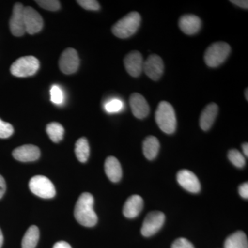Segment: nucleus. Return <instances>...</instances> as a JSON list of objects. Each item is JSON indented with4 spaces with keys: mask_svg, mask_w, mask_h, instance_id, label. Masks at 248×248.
Segmentation results:
<instances>
[{
    "mask_svg": "<svg viewBox=\"0 0 248 248\" xmlns=\"http://www.w3.org/2000/svg\"><path fill=\"white\" fill-rule=\"evenodd\" d=\"M40 68V62L33 56L22 57L11 65L13 76L18 78H27L35 75Z\"/></svg>",
    "mask_w": 248,
    "mask_h": 248,
    "instance_id": "obj_5",
    "label": "nucleus"
},
{
    "mask_svg": "<svg viewBox=\"0 0 248 248\" xmlns=\"http://www.w3.org/2000/svg\"><path fill=\"white\" fill-rule=\"evenodd\" d=\"M248 89H246V91H245V96H246V100H247V101L248 100Z\"/></svg>",
    "mask_w": 248,
    "mask_h": 248,
    "instance_id": "obj_38",
    "label": "nucleus"
},
{
    "mask_svg": "<svg viewBox=\"0 0 248 248\" xmlns=\"http://www.w3.org/2000/svg\"><path fill=\"white\" fill-rule=\"evenodd\" d=\"M40 239V231L37 226H31L22 239V248H35Z\"/></svg>",
    "mask_w": 248,
    "mask_h": 248,
    "instance_id": "obj_22",
    "label": "nucleus"
},
{
    "mask_svg": "<svg viewBox=\"0 0 248 248\" xmlns=\"http://www.w3.org/2000/svg\"><path fill=\"white\" fill-rule=\"evenodd\" d=\"M83 9L89 11H99L100 9V5L95 0H79L77 1Z\"/></svg>",
    "mask_w": 248,
    "mask_h": 248,
    "instance_id": "obj_30",
    "label": "nucleus"
},
{
    "mask_svg": "<svg viewBox=\"0 0 248 248\" xmlns=\"http://www.w3.org/2000/svg\"><path fill=\"white\" fill-rule=\"evenodd\" d=\"M124 104L118 99H113L105 104V110L109 113H115L120 112L123 108Z\"/></svg>",
    "mask_w": 248,
    "mask_h": 248,
    "instance_id": "obj_28",
    "label": "nucleus"
},
{
    "mask_svg": "<svg viewBox=\"0 0 248 248\" xmlns=\"http://www.w3.org/2000/svg\"><path fill=\"white\" fill-rule=\"evenodd\" d=\"M239 193L243 198L248 199V182L241 184L239 187Z\"/></svg>",
    "mask_w": 248,
    "mask_h": 248,
    "instance_id": "obj_32",
    "label": "nucleus"
},
{
    "mask_svg": "<svg viewBox=\"0 0 248 248\" xmlns=\"http://www.w3.org/2000/svg\"><path fill=\"white\" fill-rule=\"evenodd\" d=\"M14 133V129L12 125L0 119V138H9Z\"/></svg>",
    "mask_w": 248,
    "mask_h": 248,
    "instance_id": "obj_29",
    "label": "nucleus"
},
{
    "mask_svg": "<svg viewBox=\"0 0 248 248\" xmlns=\"http://www.w3.org/2000/svg\"><path fill=\"white\" fill-rule=\"evenodd\" d=\"M243 152H244V155L246 156H248V143H244L242 145Z\"/></svg>",
    "mask_w": 248,
    "mask_h": 248,
    "instance_id": "obj_36",
    "label": "nucleus"
},
{
    "mask_svg": "<svg viewBox=\"0 0 248 248\" xmlns=\"http://www.w3.org/2000/svg\"><path fill=\"white\" fill-rule=\"evenodd\" d=\"M53 248H72L69 244L66 241H59L54 245Z\"/></svg>",
    "mask_w": 248,
    "mask_h": 248,
    "instance_id": "obj_35",
    "label": "nucleus"
},
{
    "mask_svg": "<svg viewBox=\"0 0 248 248\" xmlns=\"http://www.w3.org/2000/svg\"><path fill=\"white\" fill-rule=\"evenodd\" d=\"M177 182L185 190L197 193L201 190V184L197 176L188 170H182L177 173Z\"/></svg>",
    "mask_w": 248,
    "mask_h": 248,
    "instance_id": "obj_13",
    "label": "nucleus"
},
{
    "mask_svg": "<svg viewBox=\"0 0 248 248\" xmlns=\"http://www.w3.org/2000/svg\"><path fill=\"white\" fill-rule=\"evenodd\" d=\"M224 248H248L247 236L242 231H237L227 238Z\"/></svg>",
    "mask_w": 248,
    "mask_h": 248,
    "instance_id": "obj_21",
    "label": "nucleus"
},
{
    "mask_svg": "<svg viewBox=\"0 0 248 248\" xmlns=\"http://www.w3.org/2000/svg\"><path fill=\"white\" fill-rule=\"evenodd\" d=\"M130 106L133 115L138 119L146 118L150 113V107L143 95L133 93L130 97Z\"/></svg>",
    "mask_w": 248,
    "mask_h": 248,
    "instance_id": "obj_15",
    "label": "nucleus"
},
{
    "mask_svg": "<svg viewBox=\"0 0 248 248\" xmlns=\"http://www.w3.org/2000/svg\"><path fill=\"white\" fill-rule=\"evenodd\" d=\"M143 208V200L140 195H133L129 197L124 205V216L128 218H134L138 216Z\"/></svg>",
    "mask_w": 248,
    "mask_h": 248,
    "instance_id": "obj_17",
    "label": "nucleus"
},
{
    "mask_svg": "<svg viewBox=\"0 0 248 248\" xmlns=\"http://www.w3.org/2000/svg\"><path fill=\"white\" fill-rule=\"evenodd\" d=\"M24 18L25 31L28 33L33 35L40 32L43 28L44 22L42 16L32 7H24Z\"/></svg>",
    "mask_w": 248,
    "mask_h": 248,
    "instance_id": "obj_9",
    "label": "nucleus"
},
{
    "mask_svg": "<svg viewBox=\"0 0 248 248\" xmlns=\"http://www.w3.org/2000/svg\"><path fill=\"white\" fill-rule=\"evenodd\" d=\"M6 189V182H5L4 177L0 175V199L4 196Z\"/></svg>",
    "mask_w": 248,
    "mask_h": 248,
    "instance_id": "obj_34",
    "label": "nucleus"
},
{
    "mask_svg": "<svg viewBox=\"0 0 248 248\" xmlns=\"http://www.w3.org/2000/svg\"><path fill=\"white\" fill-rule=\"evenodd\" d=\"M218 107L215 103H210L202 111L200 116L201 128L204 131L210 130L218 115Z\"/></svg>",
    "mask_w": 248,
    "mask_h": 248,
    "instance_id": "obj_18",
    "label": "nucleus"
},
{
    "mask_svg": "<svg viewBox=\"0 0 248 248\" xmlns=\"http://www.w3.org/2000/svg\"><path fill=\"white\" fill-rule=\"evenodd\" d=\"M13 156L21 162H31L40 158V150L34 145H24L18 147L13 151Z\"/></svg>",
    "mask_w": 248,
    "mask_h": 248,
    "instance_id": "obj_14",
    "label": "nucleus"
},
{
    "mask_svg": "<svg viewBox=\"0 0 248 248\" xmlns=\"http://www.w3.org/2000/svg\"><path fill=\"white\" fill-rule=\"evenodd\" d=\"M3 242H4V236H3L2 232L0 229V248L2 246Z\"/></svg>",
    "mask_w": 248,
    "mask_h": 248,
    "instance_id": "obj_37",
    "label": "nucleus"
},
{
    "mask_svg": "<svg viewBox=\"0 0 248 248\" xmlns=\"http://www.w3.org/2000/svg\"><path fill=\"white\" fill-rule=\"evenodd\" d=\"M75 152L80 162L86 163L90 155V146L86 138H81L77 141Z\"/></svg>",
    "mask_w": 248,
    "mask_h": 248,
    "instance_id": "obj_23",
    "label": "nucleus"
},
{
    "mask_svg": "<svg viewBox=\"0 0 248 248\" xmlns=\"http://www.w3.org/2000/svg\"><path fill=\"white\" fill-rule=\"evenodd\" d=\"M59 66L64 74L71 75L76 73L79 66V58L76 50L72 48L66 49L60 57Z\"/></svg>",
    "mask_w": 248,
    "mask_h": 248,
    "instance_id": "obj_8",
    "label": "nucleus"
},
{
    "mask_svg": "<svg viewBox=\"0 0 248 248\" xmlns=\"http://www.w3.org/2000/svg\"><path fill=\"white\" fill-rule=\"evenodd\" d=\"M228 156L232 164L236 167L241 169V168L244 167L245 165H246V159H245L244 155L240 153L238 150H231L228 152Z\"/></svg>",
    "mask_w": 248,
    "mask_h": 248,
    "instance_id": "obj_25",
    "label": "nucleus"
},
{
    "mask_svg": "<svg viewBox=\"0 0 248 248\" xmlns=\"http://www.w3.org/2000/svg\"><path fill=\"white\" fill-rule=\"evenodd\" d=\"M179 27L186 35H195L200 31L202 21L198 16L195 15H184L179 19Z\"/></svg>",
    "mask_w": 248,
    "mask_h": 248,
    "instance_id": "obj_16",
    "label": "nucleus"
},
{
    "mask_svg": "<svg viewBox=\"0 0 248 248\" xmlns=\"http://www.w3.org/2000/svg\"><path fill=\"white\" fill-rule=\"evenodd\" d=\"M105 172L111 182H120L122 177V169L120 161L115 156H108L104 165Z\"/></svg>",
    "mask_w": 248,
    "mask_h": 248,
    "instance_id": "obj_19",
    "label": "nucleus"
},
{
    "mask_svg": "<svg viewBox=\"0 0 248 248\" xmlns=\"http://www.w3.org/2000/svg\"><path fill=\"white\" fill-rule=\"evenodd\" d=\"M231 2L236 5L239 7L242 8V9L246 10L248 9V1L247 0H231Z\"/></svg>",
    "mask_w": 248,
    "mask_h": 248,
    "instance_id": "obj_33",
    "label": "nucleus"
},
{
    "mask_svg": "<svg viewBox=\"0 0 248 248\" xmlns=\"http://www.w3.org/2000/svg\"><path fill=\"white\" fill-rule=\"evenodd\" d=\"M164 214L159 211L151 212L147 215L141 227V234L146 237L153 236L164 226Z\"/></svg>",
    "mask_w": 248,
    "mask_h": 248,
    "instance_id": "obj_7",
    "label": "nucleus"
},
{
    "mask_svg": "<svg viewBox=\"0 0 248 248\" xmlns=\"http://www.w3.org/2000/svg\"><path fill=\"white\" fill-rule=\"evenodd\" d=\"M172 248H195L192 243L184 238H179L174 241Z\"/></svg>",
    "mask_w": 248,
    "mask_h": 248,
    "instance_id": "obj_31",
    "label": "nucleus"
},
{
    "mask_svg": "<svg viewBox=\"0 0 248 248\" xmlns=\"http://www.w3.org/2000/svg\"><path fill=\"white\" fill-rule=\"evenodd\" d=\"M159 140L154 136L148 137L143 141V154L148 160H153L156 157L159 153Z\"/></svg>",
    "mask_w": 248,
    "mask_h": 248,
    "instance_id": "obj_20",
    "label": "nucleus"
},
{
    "mask_svg": "<svg viewBox=\"0 0 248 248\" xmlns=\"http://www.w3.org/2000/svg\"><path fill=\"white\" fill-rule=\"evenodd\" d=\"M29 188L34 195L43 199H51L56 194L55 186L45 176L37 175L29 182Z\"/></svg>",
    "mask_w": 248,
    "mask_h": 248,
    "instance_id": "obj_6",
    "label": "nucleus"
},
{
    "mask_svg": "<svg viewBox=\"0 0 248 248\" xmlns=\"http://www.w3.org/2000/svg\"><path fill=\"white\" fill-rule=\"evenodd\" d=\"M46 133L52 141L58 143L63 139L64 128L61 124L53 122L47 125Z\"/></svg>",
    "mask_w": 248,
    "mask_h": 248,
    "instance_id": "obj_24",
    "label": "nucleus"
},
{
    "mask_svg": "<svg viewBox=\"0 0 248 248\" xmlns=\"http://www.w3.org/2000/svg\"><path fill=\"white\" fill-rule=\"evenodd\" d=\"M93 205L94 198L91 194L84 192L80 195L75 208L74 215L81 226L93 227L97 224L98 218Z\"/></svg>",
    "mask_w": 248,
    "mask_h": 248,
    "instance_id": "obj_1",
    "label": "nucleus"
},
{
    "mask_svg": "<svg viewBox=\"0 0 248 248\" xmlns=\"http://www.w3.org/2000/svg\"><path fill=\"white\" fill-rule=\"evenodd\" d=\"M231 51V46L226 42H215L205 50L204 60L207 66L216 68L226 61Z\"/></svg>",
    "mask_w": 248,
    "mask_h": 248,
    "instance_id": "obj_4",
    "label": "nucleus"
},
{
    "mask_svg": "<svg viewBox=\"0 0 248 248\" xmlns=\"http://www.w3.org/2000/svg\"><path fill=\"white\" fill-rule=\"evenodd\" d=\"M24 6L20 3L15 4L13 9V15L10 19V29L13 35L21 37L25 33L24 25Z\"/></svg>",
    "mask_w": 248,
    "mask_h": 248,
    "instance_id": "obj_11",
    "label": "nucleus"
},
{
    "mask_svg": "<svg viewBox=\"0 0 248 248\" xmlns=\"http://www.w3.org/2000/svg\"><path fill=\"white\" fill-rule=\"evenodd\" d=\"M63 93L61 88L54 85L50 89V100L55 104H61L63 101Z\"/></svg>",
    "mask_w": 248,
    "mask_h": 248,
    "instance_id": "obj_27",
    "label": "nucleus"
},
{
    "mask_svg": "<svg viewBox=\"0 0 248 248\" xmlns=\"http://www.w3.org/2000/svg\"><path fill=\"white\" fill-rule=\"evenodd\" d=\"M164 70V62L159 55H151L143 62V71L150 79L154 81H157L161 78Z\"/></svg>",
    "mask_w": 248,
    "mask_h": 248,
    "instance_id": "obj_10",
    "label": "nucleus"
},
{
    "mask_svg": "<svg viewBox=\"0 0 248 248\" xmlns=\"http://www.w3.org/2000/svg\"><path fill=\"white\" fill-rule=\"evenodd\" d=\"M143 57L138 50L129 53L124 60L125 70L133 78H138L141 75L143 71Z\"/></svg>",
    "mask_w": 248,
    "mask_h": 248,
    "instance_id": "obj_12",
    "label": "nucleus"
},
{
    "mask_svg": "<svg viewBox=\"0 0 248 248\" xmlns=\"http://www.w3.org/2000/svg\"><path fill=\"white\" fill-rule=\"evenodd\" d=\"M155 120L159 128L164 133L172 134L177 128V118L174 108L170 103L161 102L155 112Z\"/></svg>",
    "mask_w": 248,
    "mask_h": 248,
    "instance_id": "obj_2",
    "label": "nucleus"
},
{
    "mask_svg": "<svg viewBox=\"0 0 248 248\" xmlns=\"http://www.w3.org/2000/svg\"><path fill=\"white\" fill-rule=\"evenodd\" d=\"M141 20V16L139 13L135 11L130 13L112 27V33L120 39L128 38L138 31Z\"/></svg>",
    "mask_w": 248,
    "mask_h": 248,
    "instance_id": "obj_3",
    "label": "nucleus"
},
{
    "mask_svg": "<svg viewBox=\"0 0 248 248\" xmlns=\"http://www.w3.org/2000/svg\"><path fill=\"white\" fill-rule=\"evenodd\" d=\"M42 9L50 11H56L60 9V2L57 0H37L35 1Z\"/></svg>",
    "mask_w": 248,
    "mask_h": 248,
    "instance_id": "obj_26",
    "label": "nucleus"
}]
</instances>
